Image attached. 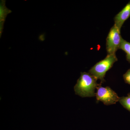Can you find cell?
<instances>
[{
  "label": "cell",
  "instance_id": "6da1fadb",
  "mask_svg": "<svg viewBox=\"0 0 130 130\" xmlns=\"http://www.w3.org/2000/svg\"><path fill=\"white\" fill-rule=\"evenodd\" d=\"M98 79L89 72H81V76L74 87L76 95L81 97H91L95 96V89L99 84Z\"/></svg>",
  "mask_w": 130,
  "mask_h": 130
},
{
  "label": "cell",
  "instance_id": "7a4b0ae2",
  "mask_svg": "<svg viewBox=\"0 0 130 130\" xmlns=\"http://www.w3.org/2000/svg\"><path fill=\"white\" fill-rule=\"evenodd\" d=\"M118 60L116 54L107 55L105 59L93 66L88 72L97 79L101 80V83H103L105 81L104 78L106 73Z\"/></svg>",
  "mask_w": 130,
  "mask_h": 130
},
{
  "label": "cell",
  "instance_id": "3957f363",
  "mask_svg": "<svg viewBox=\"0 0 130 130\" xmlns=\"http://www.w3.org/2000/svg\"><path fill=\"white\" fill-rule=\"evenodd\" d=\"M96 89L97 91L95 93V96L98 102L100 101L103 103L104 105L108 106L115 104L119 101L120 98L110 87H102L101 83L99 84Z\"/></svg>",
  "mask_w": 130,
  "mask_h": 130
},
{
  "label": "cell",
  "instance_id": "277c9868",
  "mask_svg": "<svg viewBox=\"0 0 130 130\" xmlns=\"http://www.w3.org/2000/svg\"><path fill=\"white\" fill-rule=\"evenodd\" d=\"M122 38L120 30L115 25L110 29L106 39V49L107 55L115 54L119 49Z\"/></svg>",
  "mask_w": 130,
  "mask_h": 130
},
{
  "label": "cell",
  "instance_id": "5b68a950",
  "mask_svg": "<svg viewBox=\"0 0 130 130\" xmlns=\"http://www.w3.org/2000/svg\"><path fill=\"white\" fill-rule=\"evenodd\" d=\"M130 16V1L121 11L116 14L114 18L115 24L120 30L126 20Z\"/></svg>",
  "mask_w": 130,
  "mask_h": 130
},
{
  "label": "cell",
  "instance_id": "8992f818",
  "mask_svg": "<svg viewBox=\"0 0 130 130\" xmlns=\"http://www.w3.org/2000/svg\"><path fill=\"white\" fill-rule=\"evenodd\" d=\"M119 49L122 50L126 54V59L130 63V43L122 39Z\"/></svg>",
  "mask_w": 130,
  "mask_h": 130
},
{
  "label": "cell",
  "instance_id": "52a82bcc",
  "mask_svg": "<svg viewBox=\"0 0 130 130\" xmlns=\"http://www.w3.org/2000/svg\"><path fill=\"white\" fill-rule=\"evenodd\" d=\"M119 102L124 108L130 112V93L127 96L120 98Z\"/></svg>",
  "mask_w": 130,
  "mask_h": 130
},
{
  "label": "cell",
  "instance_id": "ba28073f",
  "mask_svg": "<svg viewBox=\"0 0 130 130\" xmlns=\"http://www.w3.org/2000/svg\"><path fill=\"white\" fill-rule=\"evenodd\" d=\"M123 78L126 83L130 85V68L123 75Z\"/></svg>",
  "mask_w": 130,
  "mask_h": 130
}]
</instances>
